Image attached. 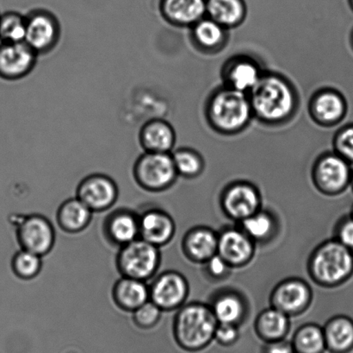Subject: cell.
<instances>
[{"mask_svg": "<svg viewBox=\"0 0 353 353\" xmlns=\"http://www.w3.org/2000/svg\"><path fill=\"white\" fill-rule=\"evenodd\" d=\"M217 325L211 307L200 303L180 307L172 325L176 344L185 352L202 351L214 341Z\"/></svg>", "mask_w": 353, "mask_h": 353, "instance_id": "cell-1", "label": "cell"}, {"mask_svg": "<svg viewBox=\"0 0 353 353\" xmlns=\"http://www.w3.org/2000/svg\"><path fill=\"white\" fill-rule=\"evenodd\" d=\"M309 271L321 285H342L353 274V251L337 240L324 242L311 256Z\"/></svg>", "mask_w": 353, "mask_h": 353, "instance_id": "cell-2", "label": "cell"}, {"mask_svg": "<svg viewBox=\"0 0 353 353\" xmlns=\"http://www.w3.org/2000/svg\"><path fill=\"white\" fill-rule=\"evenodd\" d=\"M250 103L259 117L273 121L289 115L294 98L286 82L275 76H266L252 90Z\"/></svg>", "mask_w": 353, "mask_h": 353, "instance_id": "cell-3", "label": "cell"}, {"mask_svg": "<svg viewBox=\"0 0 353 353\" xmlns=\"http://www.w3.org/2000/svg\"><path fill=\"white\" fill-rule=\"evenodd\" d=\"M9 220L16 227L21 248L41 257L53 247L55 238L53 224L44 214L27 210L12 214Z\"/></svg>", "mask_w": 353, "mask_h": 353, "instance_id": "cell-4", "label": "cell"}, {"mask_svg": "<svg viewBox=\"0 0 353 353\" xmlns=\"http://www.w3.org/2000/svg\"><path fill=\"white\" fill-rule=\"evenodd\" d=\"M160 264V249L141 238L123 245L117 254L121 274L141 281L153 279Z\"/></svg>", "mask_w": 353, "mask_h": 353, "instance_id": "cell-5", "label": "cell"}, {"mask_svg": "<svg viewBox=\"0 0 353 353\" xmlns=\"http://www.w3.org/2000/svg\"><path fill=\"white\" fill-rule=\"evenodd\" d=\"M134 181L148 191H162L171 188L178 178L171 153L144 151L134 162Z\"/></svg>", "mask_w": 353, "mask_h": 353, "instance_id": "cell-6", "label": "cell"}, {"mask_svg": "<svg viewBox=\"0 0 353 353\" xmlns=\"http://www.w3.org/2000/svg\"><path fill=\"white\" fill-rule=\"evenodd\" d=\"M251 110V103L245 93L230 88L214 97L210 105V117L220 129L234 131L248 122Z\"/></svg>", "mask_w": 353, "mask_h": 353, "instance_id": "cell-7", "label": "cell"}, {"mask_svg": "<svg viewBox=\"0 0 353 353\" xmlns=\"http://www.w3.org/2000/svg\"><path fill=\"white\" fill-rule=\"evenodd\" d=\"M60 22L50 10H33L26 15V34L24 41L38 55L50 53L61 39Z\"/></svg>", "mask_w": 353, "mask_h": 353, "instance_id": "cell-8", "label": "cell"}, {"mask_svg": "<svg viewBox=\"0 0 353 353\" xmlns=\"http://www.w3.org/2000/svg\"><path fill=\"white\" fill-rule=\"evenodd\" d=\"M148 286L150 300L162 311L179 309L189 294V285L185 276L174 271L158 272Z\"/></svg>", "mask_w": 353, "mask_h": 353, "instance_id": "cell-9", "label": "cell"}, {"mask_svg": "<svg viewBox=\"0 0 353 353\" xmlns=\"http://www.w3.org/2000/svg\"><path fill=\"white\" fill-rule=\"evenodd\" d=\"M38 55L26 41L0 43V78L19 81L36 67Z\"/></svg>", "mask_w": 353, "mask_h": 353, "instance_id": "cell-10", "label": "cell"}, {"mask_svg": "<svg viewBox=\"0 0 353 353\" xmlns=\"http://www.w3.org/2000/svg\"><path fill=\"white\" fill-rule=\"evenodd\" d=\"M119 189L112 176L103 173H93L79 182L76 197L92 211L110 209L116 202Z\"/></svg>", "mask_w": 353, "mask_h": 353, "instance_id": "cell-11", "label": "cell"}, {"mask_svg": "<svg viewBox=\"0 0 353 353\" xmlns=\"http://www.w3.org/2000/svg\"><path fill=\"white\" fill-rule=\"evenodd\" d=\"M350 162L340 155H328L321 159L314 169L317 188L326 195H338L351 183L352 171Z\"/></svg>", "mask_w": 353, "mask_h": 353, "instance_id": "cell-12", "label": "cell"}, {"mask_svg": "<svg viewBox=\"0 0 353 353\" xmlns=\"http://www.w3.org/2000/svg\"><path fill=\"white\" fill-rule=\"evenodd\" d=\"M221 207L228 217L242 221L259 211L261 195L254 186L248 183H234L225 190Z\"/></svg>", "mask_w": 353, "mask_h": 353, "instance_id": "cell-13", "label": "cell"}, {"mask_svg": "<svg viewBox=\"0 0 353 353\" xmlns=\"http://www.w3.org/2000/svg\"><path fill=\"white\" fill-rule=\"evenodd\" d=\"M105 229L110 240L123 247L140 238L139 213L113 205L106 210Z\"/></svg>", "mask_w": 353, "mask_h": 353, "instance_id": "cell-14", "label": "cell"}, {"mask_svg": "<svg viewBox=\"0 0 353 353\" xmlns=\"http://www.w3.org/2000/svg\"><path fill=\"white\" fill-rule=\"evenodd\" d=\"M139 213L140 238L160 247L170 243L176 225L170 214L158 207H148Z\"/></svg>", "mask_w": 353, "mask_h": 353, "instance_id": "cell-15", "label": "cell"}, {"mask_svg": "<svg viewBox=\"0 0 353 353\" xmlns=\"http://www.w3.org/2000/svg\"><path fill=\"white\" fill-rule=\"evenodd\" d=\"M311 302V290L305 282L300 279H288L279 283L272 294L274 309L287 316H294L307 309Z\"/></svg>", "mask_w": 353, "mask_h": 353, "instance_id": "cell-16", "label": "cell"}, {"mask_svg": "<svg viewBox=\"0 0 353 353\" xmlns=\"http://www.w3.org/2000/svg\"><path fill=\"white\" fill-rule=\"evenodd\" d=\"M217 254L233 267H241L254 257V240L242 230L230 228L218 235Z\"/></svg>", "mask_w": 353, "mask_h": 353, "instance_id": "cell-17", "label": "cell"}, {"mask_svg": "<svg viewBox=\"0 0 353 353\" xmlns=\"http://www.w3.org/2000/svg\"><path fill=\"white\" fill-rule=\"evenodd\" d=\"M175 141L174 128L163 120H150L141 128L139 142L144 151L170 153Z\"/></svg>", "mask_w": 353, "mask_h": 353, "instance_id": "cell-18", "label": "cell"}, {"mask_svg": "<svg viewBox=\"0 0 353 353\" xmlns=\"http://www.w3.org/2000/svg\"><path fill=\"white\" fill-rule=\"evenodd\" d=\"M182 247L187 258L206 263L217 254L218 235L207 227L193 228L183 238Z\"/></svg>", "mask_w": 353, "mask_h": 353, "instance_id": "cell-19", "label": "cell"}, {"mask_svg": "<svg viewBox=\"0 0 353 353\" xmlns=\"http://www.w3.org/2000/svg\"><path fill=\"white\" fill-rule=\"evenodd\" d=\"M160 10L168 22L187 26L199 22L206 12V0H161Z\"/></svg>", "mask_w": 353, "mask_h": 353, "instance_id": "cell-20", "label": "cell"}, {"mask_svg": "<svg viewBox=\"0 0 353 353\" xmlns=\"http://www.w3.org/2000/svg\"><path fill=\"white\" fill-rule=\"evenodd\" d=\"M70 193L59 206L57 220L62 229L72 233L79 231L88 226L92 220V211L82 200Z\"/></svg>", "mask_w": 353, "mask_h": 353, "instance_id": "cell-21", "label": "cell"}, {"mask_svg": "<svg viewBox=\"0 0 353 353\" xmlns=\"http://www.w3.org/2000/svg\"><path fill=\"white\" fill-rule=\"evenodd\" d=\"M113 296L122 309L134 312L150 300V286L146 282L122 276L114 285Z\"/></svg>", "mask_w": 353, "mask_h": 353, "instance_id": "cell-22", "label": "cell"}, {"mask_svg": "<svg viewBox=\"0 0 353 353\" xmlns=\"http://www.w3.org/2000/svg\"><path fill=\"white\" fill-rule=\"evenodd\" d=\"M327 351L349 353L353 350V321L347 316H336L323 327Z\"/></svg>", "mask_w": 353, "mask_h": 353, "instance_id": "cell-23", "label": "cell"}, {"mask_svg": "<svg viewBox=\"0 0 353 353\" xmlns=\"http://www.w3.org/2000/svg\"><path fill=\"white\" fill-rule=\"evenodd\" d=\"M289 327L288 316L274 307L263 311L255 323L256 334L265 343L283 340Z\"/></svg>", "mask_w": 353, "mask_h": 353, "instance_id": "cell-24", "label": "cell"}, {"mask_svg": "<svg viewBox=\"0 0 353 353\" xmlns=\"http://www.w3.org/2000/svg\"><path fill=\"white\" fill-rule=\"evenodd\" d=\"M218 323L237 325L245 312V306L240 296L233 292H226L214 299L211 307Z\"/></svg>", "mask_w": 353, "mask_h": 353, "instance_id": "cell-25", "label": "cell"}, {"mask_svg": "<svg viewBox=\"0 0 353 353\" xmlns=\"http://www.w3.org/2000/svg\"><path fill=\"white\" fill-rule=\"evenodd\" d=\"M206 12L221 26H230L243 19L245 6L242 0H206Z\"/></svg>", "mask_w": 353, "mask_h": 353, "instance_id": "cell-26", "label": "cell"}, {"mask_svg": "<svg viewBox=\"0 0 353 353\" xmlns=\"http://www.w3.org/2000/svg\"><path fill=\"white\" fill-rule=\"evenodd\" d=\"M295 353H324L327 351L323 328L314 324L303 325L292 341Z\"/></svg>", "mask_w": 353, "mask_h": 353, "instance_id": "cell-27", "label": "cell"}, {"mask_svg": "<svg viewBox=\"0 0 353 353\" xmlns=\"http://www.w3.org/2000/svg\"><path fill=\"white\" fill-rule=\"evenodd\" d=\"M314 113L326 123L340 121L347 112V104L343 97L335 92H326L316 99Z\"/></svg>", "mask_w": 353, "mask_h": 353, "instance_id": "cell-28", "label": "cell"}, {"mask_svg": "<svg viewBox=\"0 0 353 353\" xmlns=\"http://www.w3.org/2000/svg\"><path fill=\"white\" fill-rule=\"evenodd\" d=\"M228 77L232 88L245 93L254 88L261 76L257 66L250 61H241L232 65Z\"/></svg>", "mask_w": 353, "mask_h": 353, "instance_id": "cell-29", "label": "cell"}, {"mask_svg": "<svg viewBox=\"0 0 353 353\" xmlns=\"http://www.w3.org/2000/svg\"><path fill=\"white\" fill-rule=\"evenodd\" d=\"M26 34V16L17 12L0 14V43H21Z\"/></svg>", "mask_w": 353, "mask_h": 353, "instance_id": "cell-30", "label": "cell"}, {"mask_svg": "<svg viewBox=\"0 0 353 353\" xmlns=\"http://www.w3.org/2000/svg\"><path fill=\"white\" fill-rule=\"evenodd\" d=\"M41 256L20 247L10 258V267L14 274L22 279L34 278L41 271Z\"/></svg>", "mask_w": 353, "mask_h": 353, "instance_id": "cell-31", "label": "cell"}, {"mask_svg": "<svg viewBox=\"0 0 353 353\" xmlns=\"http://www.w3.org/2000/svg\"><path fill=\"white\" fill-rule=\"evenodd\" d=\"M241 222V230L252 240L263 241L271 236L274 231L275 223L272 217L265 212L252 214Z\"/></svg>", "mask_w": 353, "mask_h": 353, "instance_id": "cell-32", "label": "cell"}, {"mask_svg": "<svg viewBox=\"0 0 353 353\" xmlns=\"http://www.w3.org/2000/svg\"><path fill=\"white\" fill-rule=\"evenodd\" d=\"M194 36L203 46L212 48L223 40V27L213 19L199 20L194 29Z\"/></svg>", "mask_w": 353, "mask_h": 353, "instance_id": "cell-33", "label": "cell"}, {"mask_svg": "<svg viewBox=\"0 0 353 353\" xmlns=\"http://www.w3.org/2000/svg\"><path fill=\"white\" fill-rule=\"evenodd\" d=\"M176 172L185 178H193L202 171V161L195 152L182 149L172 154Z\"/></svg>", "mask_w": 353, "mask_h": 353, "instance_id": "cell-34", "label": "cell"}, {"mask_svg": "<svg viewBox=\"0 0 353 353\" xmlns=\"http://www.w3.org/2000/svg\"><path fill=\"white\" fill-rule=\"evenodd\" d=\"M161 314L160 307L150 300L134 311L133 318L138 326L148 328L154 326L161 319Z\"/></svg>", "mask_w": 353, "mask_h": 353, "instance_id": "cell-35", "label": "cell"}, {"mask_svg": "<svg viewBox=\"0 0 353 353\" xmlns=\"http://www.w3.org/2000/svg\"><path fill=\"white\" fill-rule=\"evenodd\" d=\"M335 149L350 164H353V124L339 131L335 138Z\"/></svg>", "mask_w": 353, "mask_h": 353, "instance_id": "cell-36", "label": "cell"}, {"mask_svg": "<svg viewBox=\"0 0 353 353\" xmlns=\"http://www.w3.org/2000/svg\"><path fill=\"white\" fill-rule=\"evenodd\" d=\"M240 334L236 325L218 323L214 340L223 347H230L238 341Z\"/></svg>", "mask_w": 353, "mask_h": 353, "instance_id": "cell-37", "label": "cell"}, {"mask_svg": "<svg viewBox=\"0 0 353 353\" xmlns=\"http://www.w3.org/2000/svg\"><path fill=\"white\" fill-rule=\"evenodd\" d=\"M335 240L353 251V218L352 216L345 218L339 223Z\"/></svg>", "mask_w": 353, "mask_h": 353, "instance_id": "cell-38", "label": "cell"}, {"mask_svg": "<svg viewBox=\"0 0 353 353\" xmlns=\"http://www.w3.org/2000/svg\"><path fill=\"white\" fill-rule=\"evenodd\" d=\"M207 269L210 274L216 278L226 276L231 267L220 255L216 254L206 262Z\"/></svg>", "mask_w": 353, "mask_h": 353, "instance_id": "cell-39", "label": "cell"}, {"mask_svg": "<svg viewBox=\"0 0 353 353\" xmlns=\"http://www.w3.org/2000/svg\"><path fill=\"white\" fill-rule=\"evenodd\" d=\"M262 353H295L292 341L283 340L268 342L262 349Z\"/></svg>", "mask_w": 353, "mask_h": 353, "instance_id": "cell-40", "label": "cell"}, {"mask_svg": "<svg viewBox=\"0 0 353 353\" xmlns=\"http://www.w3.org/2000/svg\"><path fill=\"white\" fill-rule=\"evenodd\" d=\"M349 1H350V5H351V7L353 10V0H349Z\"/></svg>", "mask_w": 353, "mask_h": 353, "instance_id": "cell-41", "label": "cell"}, {"mask_svg": "<svg viewBox=\"0 0 353 353\" xmlns=\"http://www.w3.org/2000/svg\"><path fill=\"white\" fill-rule=\"evenodd\" d=\"M351 183H352V188H353V171H352V180H351Z\"/></svg>", "mask_w": 353, "mask_h": 353, "instance_id": "cell-42", "label": "cell"}, {"mask_svg": "<svg viewBox=\"0 0 353 353\" xmlns=\"http://www.w3.org/2000/svg\"><path fill=\"white\" fill-rule=\"evenodd\" d=\"M351 216L353 218V207H352V214H351Z\"/></svg>", "mask_w": 353, "mask_h": 353, "instance_id": "cell-43", "label": "cell"}, {"mask_svg": "<svg viewBox=\"0 0 353 353\" xmlns=\"http://www.w3.org/2000/svg\"><path fill=\"white\" fill-rule=\"evenodd\" d=\"M352 43H353V35H352Z\"/></svg>", "mask_w": 353, "mask_h": 353, "instance_id": "cell-44", "label": "cell"}]
</instances>
